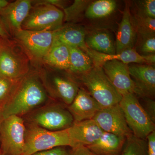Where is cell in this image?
Wrapping results in <instances>:
<instances>
[{
	"label": "cell",
	"mask_w": 155,
	"mask_h": 155,
	"mask_svg": "<svg viewBox=\"0 0 155 155\" xmlns=\"http://www.w3.org/2000/svg\"><path fill=\"white\" fill-rule=\"evenodd\" d=\"M48 99L46 91L35 75H25L20 79L8 101L3 109L5 118L28 114Z\"/></svg>",
	"instance_id": "1"
},
{
	"label": "cell",
	"mask_w": 155,
	"mask_h": 155,
	"mask_svg": "<svg viewBox=\"0 0 155 155\" xmlns=\"http://www.w3.org/2000/svg\"><path fill=\"white\" fill-rule=\"evenodd\" d=\"M61 147H71L68 129L51 131L31 122L26 125L23 155H30Z\"/></svg>",
	"instance_id": "2"
},
{
	"label": "cell",
	"mask_w": 155,
	"mask_h": 155,
	"mask_svg": "<svg viewBox=\"0 0 155 155\" xmlns=\"http://www.w3.org/2000/svg\"><path fill=\"white\" fill-rule=\"evenodd\" d=\"M81 80L101 109L119 104L122 99V96L113 86L101 66L94 65L90 71L82 74Z\"/></svg>",
	"instance_id": "3"
},
{
	"label": "cell",
	"mask_w": 155,
	"mask_h": 155,
	"mask_svg": "<svg viewBox=\"0 0 155 155\" xmlns=\"http://www.w3.org/2000/svg\"><path fill=\"white\" fill-rule=\"evenodd\" d=\"M119 104L133 135L147 140L148 136L155 130V123L150 119L136 95L130 93L122 95Z\"/></svg>",
	"instance_id": "4"
},
{
	"label": "cell",
	"mask_w": 155,
	"mask_h": 155,
	"mask_svg": "<svg viewBox=\"0 0 155 155\" xmlns=\"http://www.w3.org/2000/svg\"><path fill=\"white\" fill-rule=\"evenodd\" d=\"M26 125L21 116L5 118L0 125V153L3 155H23Z\"/></svg>",
	"instance_id": "5"
},
{
	"label": "cell",
	"mask_w": 155,
	"mask_h": 155,
	"mask_svg": "<svg viewBox=\"0 0 155 155\" xmlns=\"http://www.w3.org/2000/svg\"><path fill=\"white\" fill-rule=\"evenodd\" d=\"M28 63L25 56L17 53L8 38L0 39V76L19 80L28 74Z\"/></svg>",
	"instance_id": "6"
},
{
	"label": "cell",
	"mask_w": 155,
	"mask_h": 155,
	"mask_svg": "<svg viewBox=\"0 0 155 155\" xmlns=\"http://www.w3.org/2000/svg\"><path fill=\"white\" fill-rule=\"evenodd\" d=\"M64 12L55 6L40 5L30 11L22 25V29L54 31L62 27Z\"/></svg>",
	"instance_id": "7"
},
{
	"label": "cell",
	"mask_w": 155,
	"mask_h": 155,
	"mask_svg": "<svg viewBox=\"0 0 155 155\" xmlns=\"http://www.w3.org/2000/svg\"><path fill=\"white\" fill-rule=\"evenodd\" d=\"M30 122L51 131L68 129L74 124L73 117L67 109L58 104L41 108L31 115Z\"/></svg>",
	"instance_id": "8"
},
{
	"label": "cell",
	"mask_w": 155,
	"mask_h": 155,
	"mask_svg": "<svg viewBox=\"0 0 155 155\" xmlns=\"http://www.w3.org/2000/svg\"><path fill=\"white\" fill-rule=\"evenodd\" d=\"M15 36L29 55L38 60H44L54 40V31L21 30Z\"/></svg>",
	"instance_id": "9"
},
{
	"label": "cell",
	"mask_w": 155,
	"mask_h": 155,
	"mask_svg": "<svg viewBox=\"0 0 155 155\" xmlns=\"http://www.w3.org/2000/svg\"><path fill=\"white\" fill-rule=\"evenodd\" d=\"M92 119L104 132L114 134L125 138L133 134L127 125L119 104L102 108Z\"/></svg>",
	"instance_id": "10"
},
{
	"label": "cell",
	"mask_w": 155,
	"mask_h": 155,
	"mask_svg": "<svg viewBox=\"0 0 155 155\" xmlns=\"http://www.w3.org/2000/svg\"><path fill=\"white\" fill-rule=\"evenodd\" d=\"M128 65L130 77L135 85L134 94L153 99L155 93L154 66L137 64Z\"/></svg>",
	"instance_id": "11"
},
{
	"label": "cell",
	"mask_w": 155,
	"mask_h": 155,
	"mask_svg": "<svg viewBox=\"0 0 155 155\" xmlns=\"http://www.w3.org/2000/svg\"><path fill=\"white\" fill-rule=\"evenodd\" d=\"M103 70L116 91L121 95L135 93V85L130 77L128 64L110 61L101 65Z\"/></svg>",
	"instance_id": "12"
},
{
	"label": "cell",
	"mask_w": 155,
	"mask_h": 155,
	"mask_svg": "<svg viewBox=\"0 0 155 155\" xmlns=\"http://www.w3.org/2000/svg\"><path fill=\"white\" fill-rule=\"evenodd\" d=\"M32 1L17 0L9 3L0 11V19L8 32L14 33L22 29V25L31 10Z\"/></svg>",
	"instance_id": "13"
},
{
	"label": "cell",
	"mask_w": 155,
	"mask_h": 155,
	"mask_svg": "<svg viewBox=\"0 0 155 155\" xmlns=\"http://www.w3.org/2000/svg\"><path fill=\"white\" fill-rule=\"evenodd\" d=\"M71 148L88 147L100 138L104 131L93 119L75 122L68 128Z\"/></svg>",
	"instance_id": "14"
},
{
	"label": "cell",
	"mask_w": 155,
	"mask_h": 155,
	"mask_svg": "<svg viewBox=\"0 0 155 155\" xmlns=\"http://www.w3.org/2000/svg\"><path fill=\"white\" fill-rule=\"evenodd\" d=\"M67 109L75 123L92 119L101 108L87 91L80 88L72 102L67 106Z\"/></svg>",
	"instance_id": "15"
},
{
	"label": "cell",
	"mask_w": 155,
	"mask_h": 155,
	"mask_svg": "<svg viewBox=\"0 0 155 155\" xmlns=\"http://www.w3.org/2000/svg\"><path fill=\"white\" fill-rule=\"evenodd\" d=\"M137 33L128 3H125L122 20L116 34V54L129 49L134 48Z\"/></svg>",
	"instance_id": "16"
},
{
	"label": "cell",
	"mask_w": 155,
	"mask_h": 155,
	"mask_svg": "<svg viewBox=\"0 0 155 155\" xmlns=\"http://www.w3.org/2000/svg\"><path fill=\"white\" fill-rule=\"evenodd\" d=\"M86 34V31L82 27L74 25L62 26L54 31V38L58 41L69 46L79 48L89 56L91 49L85 43Z\"/></svg>",
	"instance_id": "17"
},
{
	"label": "cell",
	"mask_w": 155,
	"mask_h": 155,
	"mask_svg": "<svg viewBox=\"0 0 155 155\" xmlns=\"http://www.w3.org/2000/svg\"><path fill=\"white\" fill-rule=\"evenodd\" d=\"M126 139L114 134L104 132L95 142L86 147L98 155H119Z\"/></svg>",
	"instance_id": "18"
},
{
	"label": "cell",
	"mask_w": 155,
	"mask_h": 155,
	"mask_svg": "<svg viewBox=\"0 0 155 155\" xmlns=\"http://www.w3.org/2000/svg\"><path fill=\"white\" fill-rule=\"evenodd\" d=\"M89 57L93 61L94 65L101 66L107 61H118L125 64H147L143 56H141L135 48L129 49L114 54H106L91 50Z\"/></svg>",
	"instance_id": "19"
},
{
	"label": "cell",
	"mask_w": 155,
	"mask_h": 155,
	"mask_svg": "<svg viewBox=\"0 0 155 155\" xmlns=\"http://www.w3.org/2000/svg\"><path fill=\"white\" fill-rule=\"evenodd\" d=\"M85 43L91 50L106 54H116V45L111 34L105 30H96L86 34Z\"/></svg>",
	"instance_id": "20"
},
{
	"label": "cell",
	"mask_w": 155,
	"mask_h": 155,
	"mask_svg": "<svg viewBox=\"0 0 155 155\" xmlns=\"http://www.w3.org/2000/svg\"><path fill=\"white\" fill-rule=\"evenodd\" d=\"M69 47L55 39L54 40L44 61L50 66L60 69H69L70 65Z\"/></svg>",
	"instance_id": "21"
},
{
	"label": "cell",
	"mask_w": 155,
	"mask_h": 155,
	"mask_svg": "<svg viewBox=\"0 0 155 155\" xmlns=\"http://www.w3.org/2000/svg\"><path fill=\"white\" fill-rule=\"evenodd\" d=\"M52 84L56 96L67 106L72 102L79 89L75 81L62 76H54Z\"/></svg>",
	"instance_id": "22"
},
{
	"label": "cell",
	"mask_w": 155,
	"mask_h": 155,
	"mask_svg": "<svg viewBox=\"0 0 155 155\" xmlns=\"http://www.w3.org/2000/svg\"><path fill=\"white\" fill-rule=\"evenodd\" d=\"M70 65L68 70L72 73L83 74L88 72L94 66L93 61L84 51L79 48L69 46Z\"/></svg>",
	"instance_id": "23"
},
{
	"label": "cell",
	"mask_w": 155,
	"mask_h": 155,
	"mask_svg": "<svg viewBox=\"0 0 155 155\" xmlns=\"http://www.w3.org/2000/svg\"><path fill=\"white\" fill-rule=\"evenodd\" d=\"M117 3L114 0H98L89 5L85 11L88 19H97L109 17L115 11Z\"/></svg>",
	"instance_id": "24"
},
{
	"label": "cell",
	"mask_w": 155,
	"mask_h": 155,
	"mask_svg": "<svg viewBox=\"0 0 155 155\" xmlns=\"http://www.w3.org/2000/svg\"><path fill=\"white\" fill-rule=\"evenodd\" d=\"M119 155H148L146 140L137 138L133 134L128 136Z\"/></svg>",
	"instance_id": "25"
},
{
	"label": "cell",
	"mask_w": 155,
	"mask_h": 155,
	"mask_svg": "<svg viewBox=\"0 0 155 155\" xmlns=\"http://www.w3.org/2000/svg\"><path fill=\"white\" fill-rule=\"evenodd\" d=\"M132 17L138 38L155 35V19L136 14Z\"/></svg>",
	"instance_id": "26"
},
{
	"label": "cell",
	"mask_w": 155,
	"mask_h": 155,
	"mask_svg": "<svg viewBox=\"0 0 155 155\" xmlns=\"http://www.w3.org/2000/svg\"><path fill=\"white\" fill-rule=\"evenodd\" d=\"M91 1L75 0L72 5L64 9V19L67 22L77 20L91 3Z\"/></svg>",
	"instance_id": "27"
},
{
	"label": "cell",
	"mask_w": 155,
	"mask_h": 155,
	"mask_svg": "<svg viewBox=\"0 0 155 155\" xmlns=\"http://www.w3.org/2000/svg\"><path fill=\"white\" fill-rule=\"evenodd\" d=\"M19 80H11L0 76V109L3 110Z\"/></svg>",
	"instance_id": "28"
},
{
	"label": "cell",
	"mask_w": 155,
	"mask_h": 155,
	"mask_svg": "<svg viewBox=\"0 0 155 155\" xmlns=\"http://www.w3.org/2000/svg\"><path fill=\"white\" fill-rule=\"evenodd\" d=\"M138 51L141 56L153 54L155 53V35L138 38Z\"/></svg>",
	"instance_id": "29"
},
{
	"label": "cell",
	"mask_w": 155,
	"mask_h": 155,
	"mask_svg": "<svg viewBox=\"0 0 155 155\" xmlns=\"http://www.w3.org/2000/svg\"><path fill=\"white\" fill-rule=\"evenodd\" d=\"M135 4L137 8L136 14L155 19V0L137 1Z\"/></svg>",
	"instance_id": "30"
},
{
	"label": "cell",
	"mask_w": 155,
	"mask_h": 155,
	"mask_svg": "<svg viewBox=\"0 0 155 155\" xmlns=\"http://www.w3.org/2000/svg\"><path fill=\"white\" fill-rule=\"evenodd\" d=\"M144 100V104L142 105L150 119L154 123L155 122V103L153 99L142 97Z\"/></svg>",
	"instance_id": "31"
},
{
	"label": "cell",
	"mask_w": 155,
	"mask_h": 155,
	"mask_svg": "<svg viewBox=\"0 0 155 155\" xmlns=\"http://www.w3.org/2000/svg\"><path fill=\"white\" fill-rule=\"evenodd\" d=\"M70 150H68L65 147H58L52 149L38 152L30 155H69Z\"/></svg>",
	"instance_id": "32"
},
{
	"label": "cell",
	"mask_w": 155,
	"mask_h": 155,
	"mask_svg": "<svg viewBox=\"0 0 155 155\" xmlns=\"http://www.w3.org/2000/svg\"><path fill=\"white\" fill-rule=\"evenodd\" d=\"M32 3H35L36 4V6L40 5H51L55 6L57 8H62L65 9V1H60V0H43V1H32Z\"/></svg>",
	"instance_id": "33"
},
{
	"label": "cell",
	"mask_w": 155,
	"mask_h": 155,
	"mask_svg": "<svg viewBox=\"0 0 155 155\" xmlns=\"http://www.w3.org/2000/svg\"><path fill=\"white\" fill-rule=\"evenodd\" d=\"M69 155H98L86 147H79L71 148Z\"/></svg>",
	"instance_id": "34"
},
{
	"label": "cell",
	"mask_w": 155,
	"mask_h": 155,
	"mask_svg": "<svg viewBox=\"0 0 155 155\" xmlns=\"http://www.w3.org/2000/svg\"><path fill=\"white\" fill-rule=\"evenodd\" d=\"M147 140L148 155H155V130L148 136Z\"/></svg>",
	"instance_id": "35"
},
{
	"label": "cell",
	"mask_w": 155,
	"mask_h": 155,
	"mask_svg": "<svg viewBox=\"0 0 155 155\" xmlns=\"http://www.w3.org/2000/svg\"><path fill=\"white\" fill-rule=\"evenodd\" d=\"M9 36L8 32L6 30L5 25L0 19V37L3 38H8Z\"/></svg>",
	"instance_id": "36"
},
{
	"label": "cell",
	"mask_w": 155,
	"mask_h": 155,
	"mask_svg": "<svg viewBox=\"0 0 155 155\" xmlns=\"http://www.w3.org/2000/svg\"><path fill=\"white\" fill-rule=\"evenodd\" d=\"M9 2L6 0H0V11L8 5Z\"/></svg>",
	"instance_id": "37"
},
{
	"label": "cell",
	"mask_w": 155,
	"mask_h": 155,
	"mask_svg": "<svg viewBox=\"0 0 155 155\" xmlns=\"http://www.w3.org/2000/svg\"><path fill=\"white\" fill-rule=\"evenodd\" d=\"M5 119L4 114H3V110L2 109H0V125L2 124V122Z\"/></svg>",
	"instance_id": "38"
},
{
	"label": "cell",
	"mask_w": 155,
	"mask_h": 155,
	"mask_svg": "<svg viewBox=\"0 0 155 155\" xmlns=\"http://www.w3.org/2000/svg\"><path fill=\"white\" fill-rule=\"evenodd\" d=\"M0 155H3L2 154V153H0Z\"/></svg>",
	"instance_id": "39"
},
{
	"label": "cell",
	"mask_w": 155,
	"mask_h": 155,
	"mask_svg": "<svg viewBox=\"0 0 155 155\" xmlns=\"http://www.w3.org/2000/svg\"><path fill=\"white\" fill-rule=\"evenodd\" d=\"M1 38H2V37H0V39H1Z\"/></svg>",
	"instance_id": "40"
}]
</instances>
